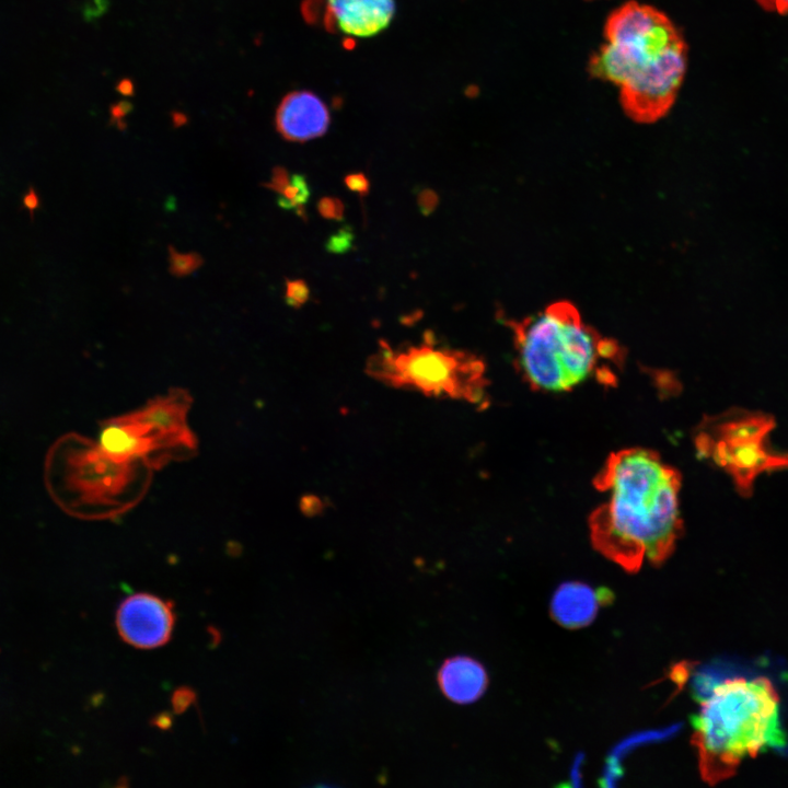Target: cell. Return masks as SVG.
I'll list each match as a JSON object with an SVG mask.
<instances>
[{
	"instance_id": "cell-11",
	"label": "cell",
	"mask_w": 788,
	"mask_h": 788,
	"mask_svg": "<svg viewBox=\"0 0 788 788\" xmlns=\"http://www.w3.org/2000/svg\"><path fill=\"white\" fill-rule=\"evenodd\" d=\"M160 445L161 442L146 424L129 416L105 425L100 432L97 448L108 459L127 464Z\"/></svg>"
},
{
	"instance_id": "cell-15",
	"label": "cell",
	"mask_w": 788,
	"mask_h": 788,
	"mask_svg": "<svg viewBox=\"0 0 788 788\" xmlns=\"http://www.w3.org/2000/svg\"><path fill=\"white\" fill-rule=\"evenodd\" d=\"M170 271L176 277H185L196 271L204 263L198 253H181L174 247H169Z\"/></svg>"
},
{
	"instance_id": "cell-9",
	"label": "cell",
	"mask_w": 788,
	"mask_h": 788,
	"mask_svg": "<svg viewBox=\"0 0 788 788\" xmlns=\"http://www.w3.org/2000/svg\"><path fill=\"white\" fill-rule=\"evenodd\" d=\"M329 121L325 103L309 91L288 94L276 113L277 130L289 141L304 142L318 138L326 132Z\"/></svg>"
},
{
	"instance_id": "cell-1",
	"label": "cell",
	"mask_w": 788,
	"mask_h": 788,
	"mask_svg": "<svg viewBox=\"0 0 788 788\" xmlns=\"http://www.w3.org/2000/svg\"><path fill=\"white\" fill-rule=\"evenodd\" d=\"M603 501L589 517L594 548L627 571L662 564L682 533L680 472L653 450L613 452L593 480Z\"/></svg>"
},
{
	"instance_id": "cell-2",
	"label": "cell",
	"mask_w": 788,
	"mask_h": 788,
	"mask_svg": "<svg viewBox=\"0 0 788 788\" xmlns=\"http://www.w3.org/2000/svg\"><path fill=\"white\" fill-rule=\"evenodd\" d=\"M517 368L535 391L564 393L594 379L613 385L621 346L587 325L569 301H557L522 320H508Z\"/></svg>"
},
{
	"instance_id": "cell-17",
	"label": "cell",
	"mask_w": 788,
	"mask_h": 788,
	"mask_svg": "<svg viewBox=\"0 0 788 788\" xmlns=\"http://www.w3.org/2000/svg\"><path fill=\"white\" fill-rule=\"evenodd\" d=\"M354 234L350 228L344 227L335 232L326 243V250L334 254H343L350 250Z\"/></svg>"
},
{
	"instance_id": "cell-7",
	"label": "cell",
	"mask_w": 788,
	"mask_h": 788,
	"mask_svg": "<svg viewBox=\"0 0 788 788\" xmlns=\"http://www.w3.org/2000/svg\"><path fill=\"white\" fill-rule=\"evenodd\" d=\"M305 19L349 38L383 32L395 14L394 0H304Z\"/></svg>"
},
{
	"instance_id": "cell-12",
	"label": "cell",
	"mask_w": 788,
	"mask_h": 788,
	"mask_svg": "<svg viewBox=\"0 0 788 788\" xmlns=\"http://www.w3.org/2000/svg\"><path fill=\"white\" fill-rule=\"evenodd\" d=\"M443 694L452 702L468 704L478 699L488 683L484 667L470 657L448 659L438 672Z\"/></svg>"
},
{
	"instance_id": "cell-10",
	"label": "cell",
	"mask_w": 788,
	"mask_h": 788,
	"mask_svg": "<svg viewBox=\"0 0 788 788\" xmlns=\"http://www.w3.org/2000/svg\"><path fill=\"white\" fill-rule=\"evenodd\" d=\"M612 594L606 589H594L580 581H568L554 592L551 602L552 617L566 628H580L590 624Z\"/></svg>"
},
{
	"instance_id": "cell-3",
	"label": "cell",
	"mask_w": 788,
	"mask_h": 788,
	"mask_svg": "<svg viewBox=\"0 0 788 788\" xmlns=\"http://www.w3.org/2000/svg\"><path fill=\"white\" fill-rule=\"evenodd\" d=\"M692 722L700 776L711 786L732 777L744 758L786 744L779 697L765 677L715 684Z\"/></svg>"
},
{
	"instance_id": "cell-22",
	"label": "cell",
	"mask_w": 788,
	"mask_h": 788,
	"mask_svg": "<svg viewBox=\"0 0 788 788\" xmlns=\"http://www.w3.org/2000/svg\"><path fill=\"white\" fill-rule=\"evenodd\" d=\"M193 702V693L189 690L181 688L174 693L173 706L176 711H182Z\"/></svg>"
},
{
	"instance_id": "cell-20",
	"label": "cell",
	"mask_w": 788,
	"mask_h": 788,
	"mask_svg": "<svg viewBox=\"0 0 788 788\" xmlns=\"http://www.w3.org/2000/svg\"><path fill=\"white\" fill-rule=\"evenodd\" d=\"M418 206L424 215H430L438 205V195L431 189H424L418 195Z\"/></svg>"
},
{
	"instance_id": "cell-16",
	"label": "cell",
	"mask_w": 788,
	"mask_h": 788,
	"mask_svg": "<svg viewBox=\"0 0 788 788\" xmlns=\"http://www.w3.org/2000/svg\"><path fill=\"white\" fill-rule=\"evenodd\" d=\"M310 297V289L302 279H288L286 281L285 301L289 306L300 308Z\"/></svg>"
},
{
	"instance_id": "cell-6",
	"label": "cell",
	"mask_w": 788,
	"mask_h": 788,
	"mask_svg": "<svg viewBox=\"0 0 788 788\" xmlns=\"http://www.w3.org/2000/svg\"><path fill=\"white\" fill-rule=\"evenodd\" d=\"M775 420L761 412L733 409L704 419L694 436L702 457L711 460L733 479L742 496H750L763 472L788 467V455L769 451L765 440Z\"/></svg>"
},
{
	"instance_id": "cell-21",
	"label": "cell",
	"mask_w": 788,
	"mask_h": 788,
	"mask_svg": "<svg viewBox=\"0 0 788 788\" xmlns=\"http://www.w3.org/2000/svg\"><path fill=\"white\" fill-rule=\"evenodd\" d=\"M755 2L768 12L788 15V0H755Z\"/></svg>"
},
{
	"instance_id": "cell-23",
	"label": "cell",
	"mask_w": 788,
	"mask_h": 788,
	"mask_svg": "<svg viewBox=\"0 0 788 788\" xmlns=\"http://www.w3.org/2000/svg\"><path fill=\"white\" fill-rule=\"evenodd\" d=\"M106 9V0H91L83 9L86 19L95 18Z\"/></svg>"
},
{
	"instance_id": "cell-19",
	"label": "cell",
	"mask_w": 788,
	"mask_h": 788,
	"mask_svg": "<svg viewBox=\"0 0 788 788\" xmlns=\"http://www.w3.org/2000/svg\"><path fill=\"white\" fill-rule=\"evenodd\" d=\"M345 185L354 193L364 196L369 193V181L363 173H351L345 177Z\"/></svg>"
},
{
	"instance_id": "cell-18",
	"label": "cell",
	"mask_w": 788,
	"mask_h": 788,
	"mask_svg": "<svg viewBox=\"0 0 788 788\" xmlns=\"http://www.w3.org/2000/svg\"><path fill=\"white\" fill-rule=\"evenodd\" d=\"M320 215L329 220H341L344 216V205L340 199L335 197H323L317 202Z\"/></svg>"
},
{
	"instance_id": "cell-8",
	"label": "cell",
	"mask_w": 788,
	"mask_h": 788,
	"mask_svg": "<svg viewBox=\"0 0 788 788\" xmlns=\"http://www.w3.org/2000/svg\"><path fill=\"white\" fill-rule=\"evenodd\" d=\"M173 604L149 593L125 599L116 614L120 637L136 648L151 649L165 645L174 627Z\"/></svg>"
},
{
	"instance_id": "cell-4",
	"label": "cell",
	"mask_w": 788,
	"mask_h": 788,
	"mask_svg": "<svg viewBox=\"0 0 788 788\" xmlns=\"http://www.w3.org/2000/svg\"><path fill=\"white\" fill-rule=\"evenodd\" d=\"M606 43L591 57L593 78L621 89L636 88L686 72L687 45L662 11L629 1L604 24Z\"/></svg>"
},
{
	"instance_id": "cell-13",
	"label": "cell",
	"mask_w": 788,
	"mask_h": 788,
	"mask_svg": "<svg viewBox=\"0 0 788 788\" xmlns=\"http://www.w3.org/2000/svg\"><path fill=\"white\" fill-rule=\"evenodd\" d=\"M185 402L165 398L150 403L132 417L146 424L161 442L181 443L192 448V437L185 427Z\"/></svg>"
},
{
	"instance_id": "cell-14",
	"label": "cell",
	"mask_w": 788,
	"mask_h": 788,
	"mask_svg": "<svg viewBox=\"0 0 788 788\" xmlns=\"http://www.w3.org/2000/svg\"><path fill=\"white\" fill-rule=\"evenodd\" d=\"M277 204L285 210H292L305 219L304 205L310 197L306 178L301 174L290 175L289 181L277 192Z\"/></svg>"
},
{
	"instance_id": "cell-5",
	"label": "cell",
	"mask_w": 788,
	"mask_h": 788,
	"mask_svg": "<svg viewBox=\"0 0 788 788\" xmlns=\"http://www.w3.org/2000/svg\"><path fill=\"white\" fill-rule=\"evenodd\" d=\"M366 370L369 376L395 389L482 407L487 401L484 361L470 351L440 345L430 332L412 345L392 347L380 341Z\"/></svg>"
}]
</instances>
